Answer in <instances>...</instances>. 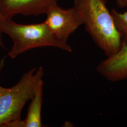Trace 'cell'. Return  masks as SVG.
<instances>
[{"instance_id":"cell-6","label":"cell","mask_w":127,"mask_h":127,"mask_svg":"<svg viewBox=\"0 0 127 127\" xmlns=\"http://www.w3.org/2000/svg\"><path fill=\"white\" fill-rule=\"evenodd\" d=\"M97 73L110 82L127 81V45L123 43L115 54L107 57L97 66Z\"/></svg>"},{"instance_id":"cell-10","label":"cell","mask_w":127,"mask_h":127,"mask_svg":"<svg viewBox=\"0 0 127 127\" xmlns=\"http://www.w3.org/2000/svg\"><path fill=\"white\" fill-rule=\"evenodd\" d=\"M117 4L121 8L127 7V0H116Z\"/></svg>"},{"instance_id":"cell-8","label":"cell","mask_w":127,"mask_h":127,"mask_svg":"<svg viewBox=\"0 0 127 127\" xmlns=\"http://www.w3.org/2000/svg\"><path fill=\"white\" fill-rule=\"evenodd\" d=\"M111 13L122 42L127 45V11L120 13L113 9Z\"/></svg>"},{"instance_id":"cell-5","label":"cell","mask_w":127,"mask_h":127,"mask_svg":"<svg viewBox=\"0 0 127 127\" xmlns=\"http://www.w3.org/2000/svg\"><path fill=\"white\" fill-rule=\"evenodd\" d=\"M58 0H0V9L5 18L17 15L40 16L47 13Z\"/></svg>"},{"instance_id":"cell-3","label":"cell","mask_w":127,"mask_h":127,"mask_svg":"<svg viewBox=\"0 0 127 127\" xmlns=\"http://www.w3.org/2000/svg\"><path fill=\"white\" fill-rule=\"evenodd\" d=\"M6 56L0 60V75L5 66ZM44 75L41 66L32 68L25 73L14 86L4 88L0 84V127H8L9 123L21 120L24 106L31 100L37 86Z\"/></svg>"},{"instance_id":"cell-9","label":"cell","mask_w":127,"mask_h":127,"mask_svg":"<svg viewBox=\"0 0 127 127\" xmlns=\"http://www.w3.org/2000/svg\"><path fill=\"white\" fill-rule=\"evenodd\" d=\"M5 18L3 17V15L1 13V12L0 11V22L3 19H4ZM0 47L4 49V50H7V48L6 47V46L4 43V42H3V39H2V34L0 32Z\"/></svg>"},{"instance_id":"cell-2","label":"cell","mask_w":127,"mask_h":127,"mask_svg":"<svg viewBox=\"0 0 127 127\" xmlns=\"http://www.w3.org/2000/svg\"><path fill=\"white\" fill-rule=\"evenodd\" d=\"M0 32L8 35L13 41L8 53L12 59L28 50L43 47H53L72 52L71 47L58 40L45 22L23 25L16 23L12 19L5 18L0 22Z\"/></svg>"},{"instance_id":"cell-1","label":"cell","mask_w":127,"mask_h":127,"mask_svg":"<svg viewBox=\"0 0 127 127\" xmlns=\"http://www.w3.org/2000/svg\"><path fill=\"white\" fill-rule=\"evenodd\" d=\"M107 0H73L87 32L106 57L116 54L123 42L111 12Z\"/></svg>"},{"instance_id":"cell-7","label":"cell","mask_w":127,"mask_h":127,"mask_svg":"<svg viewBox=\"0 0 127 127\" xmlns=\"http://www.w3.org/2000/svg\"><path fill=\"white\" fill-rule=\"evenodd\" d=\"M43 85L44 83L42 80L37 86L28 108L27 116L24 121V127H42L41 111L43 103Z\"/></svg>"},{"instance_id":"cell-4","label":"cell","mask_w":127,"mask_h":127,"mask_svg":"<svg viewBox=\"0 0 127 127\" xmlns=\"http://www.w3.org/2000/svg\"><path fill=\"white\" fill-rule=\"evenodd\" d=\"M45 22L55 37L64 43L67 44L69 37L83 25L82 18L76 9H64L54 5L47 11Z\"/></svg>"}]
</instances>
